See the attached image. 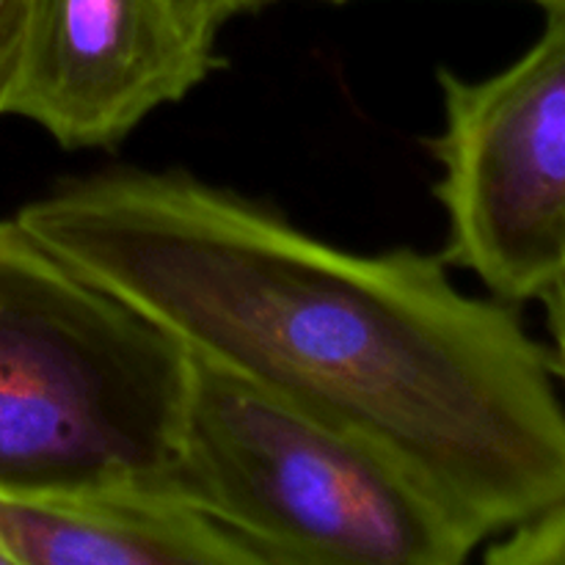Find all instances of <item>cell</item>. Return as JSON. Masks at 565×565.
<instances>
[{
    "instance_id": "obj_1",
    "label": "cell",
    "mask_w": 565,
    "mask_h": 565,
    "mask_svg": "<svg viewBox=\"0 0 565 565\" xmlns=\"http://www.w3.org/2000/svg\"><path fill=\"white\" fill-rule=\"evenodd\" d=\"M17 221L193 359L395 456L478 541L565 500L555 362L441 259L345 252L154 171L66 182Z\"/></svg>"
},
{
    "instance_id": "obj_2",
    "label": "cell",
    "mask_w": 565,
    "mask_h": 565,
    "mask_svg": "<svg viewBox=\"0 0 565 565\" xmlns=\"http://www.w3.org/2000/svg\"><path fill=\"white\" fill-rule=\"evenodd\" d=\"M191 375L174 337L0 218V497L177 500Z\"/></svg>"
},
{
    "instance_id": "obj_3",
    "label": "cell",
    "mask_w": 565,
    "mask_h": 565,
    "mask_svg": "<svg viewBox=\"0 0 565 565\" xmlns=\"http://www.w3.org/2000/svg\"><path fill=\"white\" fill-rule=\"evenodd\" d=\"M177 500L270 565H467L480 544L379 445L199 359Z\"/></svg>"
},
{
    "instance_id": "obj_4",
    "label": "cell",
    "mask_w": 565,
    "mask_h": 565,
    "mask_svg": "<svg viewBox=\"0 0 565 565\" xmlns=\"http://www.w3.org/2000/svg\"><path fill=\"white\" fill-rule=\"evenodd\" d=\"M539 3L544 31L522 58L483 81L441 72L447 257L508 303L565 270V0Z\"/></svg>"
},
{
    "instance_id": "obj_5",
    "label": "cell",
    "mask_w": 565,
    "mask_h": 565,
    "mask_svg": "<svg viewBox=\"0 0 565 565\" xmlns=\"http://www.w3.org/2000/svg\"><path fill=\"white\" fill-rule=\"evenodd\" d=\"M218 28L188 0H31L9 114L70 149L114 147L215 70Z\"/></svg>"
},
{
    "instance_id": "obj_6",
    "label": "cell",
    "mask_w": 565,
    "mask_h": 565,
    "mask_svg": "<svg viewBox=\"0 0 565 565\" xmlns=\"http://www.w3.org/2000/svg\"><path fill=\"white\" fill-rule=\"evenodd\" d=\"M0 544L28 565H270L196 508L163 494L0 497Z\"/></svg>"
},
{
    "instance_id": "obj_7",
    "label": "cell",
    "mask_w": 565,
    "mask_h": 565,
    "mask_svg": "<svg viewBox=\"0 0 565 565\" xmlns=\"http://www.w3.org/2000/svg\"><path fill=\"white\" fill-rule=\"evenodd\" d=\"M483 565H565V500L541 516L513 527Z\"/></svg>"
},
{
    "instance_id": "obj_8",
    "label": "cell",
    "mask_w": 565,
    "mask_h": 565,
    "mask_svg": "<svg viewBox=\"0 0 565 565\" xmlns=\"http://www.w3.org/2000/svg\"><path fill=\"white\" fill-rule=\"evenodd\" d=\"M31 0H0V116L9 114L22 66Z\"/></svg>"
},
{
    "instance_id": "obj_9",
    "label": "cell",
    "mask_w": 565,
    "mask_h": 565,
    "mask_svg": "<svg viewBox=\"0 0 565 565\" xmlns=\"http://www.w3.org/2000/svg\"><path fill=\"white\" fill-rule=\"evenodd\" d=\"M539 298H544L546 318H550L552 337H555V370L565 379V270L557 279L550 281V287H546Z\"/></svg>"
},
{
    "instance_id": "obj_10",
    "label": "cell",
    "mask_w": 565,
    "mask_h": 565,
    "mask_svg": "<svg viewBox=\"0 0 565 565\" xmlns=\"http://www.w3.org/2000/svg\"><path fill=\"white\" fill-rule=\"evenodd\" d=\"M188 3L207 11L215 22H226L230 17L241 14V11H248V9H257V6L268 3V0H188Z\"/></svg>"
},
{
    "instance_id": "obj_11",
    "label": "cell",
    "mask_w": 565,
    "mask_h": 565,
    "mask_svg": "<svg viewBox=\"0 0 565 565\" xmlns=\"http://www.w3.org/2000/svg\"><path fill=\"white\" fill-rule=\"evenodd\" d=\"M0 565H28V563L22 561V557H17L11 550H6L3 544H0Z\"/></svg>"
}]
</instances>
